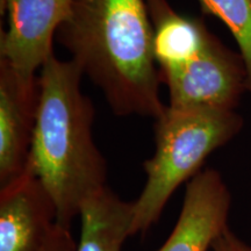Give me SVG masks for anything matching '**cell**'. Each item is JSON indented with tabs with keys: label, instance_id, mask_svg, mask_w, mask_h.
Returning <instances> with one entry per match:
<instances>
[{
	"label": "cell",
	"instance_id": "obj_1",
	"mask_svg": "<svg viewBox=\"0 0 251 251\" xmlns=\"http://www.w3.org/2000/svg\"><path fill=\"white\" fill-rule=\"evenodd\" d=\"M56 39L115 115L155 120L164 111L147 0H72Z\"/></svg>",
	"mask_w": 251,
	"mask_h": 251
},
{
	"label": "cell",
	"instance_id": "obj_2",
	"mask_svg": "<svg viewBox=\"0 0 251 251\" xmlns=\"http://www.w3.org/2000/svg\"><path fill=\"white\" fill-rule=\"evenodd\" d=\"M83 71L52 54L39 75L40 98L27 168L57 209V224L71 228L83 203L107 187V162L93 140L96 109L81 91Z\"/></svg>",
	"mask_w": 251,
	"mask_h": 251
},
{
	"label": "cell",
	"instance_id": "obj_3",
	"mask_svg": "<svg viewBox=\"0 0 251 251\" xmlns=\"http://www.w3.org/2000/svg\"><path fill=\"white\" fill-rule=\"evenodd\" d=\"M242 128L236 109L166 105L155 119V151L143 163L147 180L133 201L130 236L147 234L177 188L199 174L206 159Z\"/></svg>",
	"mask_w": 251,
	"mask_h": 251
},
{
	"label": "cell",
	"instance_id": "obj_4",
	"mask_svg": "<svg viewBox=\"0 0 251 251\" xmlns=\"http://www.w3.org/2000/svg\"><path fill=\"white\" fill-rule=\"evenodd\" d=\"M161 79L168 87L169 105L179 107L236 109L247 91L243 57L213 33L196 58Z\"/></svg>",
	"mask_w": 251,
	"mask_h": 251
},
{
	"label": "cell",
	"instance_id": "obj_5",
	"mask_svg": "<svg viewBox=\"0 0 251 251\" xmlns=\"http://www.w3.org/2000/svg\"><path fill=\"white\" fill-rule=\"evenodd\" d=\"M7 27L0 35V58L24 78L36 77L54 54V39L72 0H0Z\"/></svg>",
	"mask_w": 251,
	"mask_h": 251
},
{
	"label": "cell",
	"instance_id": "obj_6",
	"mask_svg": "<svg viewBox=\"0 0 251 251\" xmlns=\"http://www.w3.org/2000/svg\"><path fill=\"white\" fill-rule=\"evenodd\" d=\"M39 98V76L24 78L0 58V187L26 171Z\"/></svg>",
	"mask_w": 251,
	"mask_h": 251
},
{
	"label": "cell",
	"instance_id": "obj_7",
	"mask_svg": "<svg viewBox=\"0 0 251 251\" xmlns=\"http://www.w3.org/2000/svg\"><path fill=\"white\" fill-rule=\"evenodd\" d=\"M231 194L219 171L205 169L186 184L179 216L156 251H208L226 229Z\"/></svg>",
	"mask_w": 251,
	"mask_h": 251
},
{
	"label": "cell",
	"instance_id": "obj_8",
	"mask_svg": "<svg viewBox=\"0 0 251 251\" xmlns=\"http://www.w3.org/2000/svg\"><path fill=\"white\" fill-rule=\"evenodd\" d=\"M56 225L54 200L29 169L0 187V251H40Z\"/></svg>",
	"mask_w": 251,
	"mask_h": 251
},
{
	"label": "cell",
	"instance_id": "obj_9",
	"mask_svg": "<svg viewBox=\"0 0 251 251\" xmlns=\"http://www.w3.org/2000/svg\"><path fill=\"white\" fill-rule=\"evenodd\" d=\"M147 5L153 57L161 76L181 68L202 51L212 35L202 19L178 13L168 0H147Z\"/></svg>",
	"mask_w": 251,
	"mask_h": 251
},
{
	"label": "cell",
	"instance_id": "obj_10",
	"mask_svg": "<svg viewBox=\"0 0 251 251\" xmlns=\"http://www.w3.org/2000/svg\"><path fill=\"white\" fill-rule=\"evenodd\" d=\"M133 201H125L108 186L81 206L80 238L76 251H121L130 236Z\"/></svg>",
	"mask_w": 251,
	"mask_h": 251
},
{
	"label": "cell",
	"instance_id": "obj_11",
	"mask_svg": "<svg viewBox=\"0 0 251 251\" xmlns=\"http://www.w3.org/2000/svg\"><path fill=\"white\" fill-rule=\"evenodd\" d=\"M202 11L218 18L236 41L247 70L251 94V0H198Z\"/></svg>",
	"mask_w": 251,
	"mask_h": 251
},
{
	"label": "cell",
	"instance_id": "obj_12",
	"mask_svg": "<svg viewBox=\"0 0 251 251\" xmlns=\"http://www.w3.org/2000/svg\"><path fill=\"white\" fill-rule=\"evenodd\" d=\"M76 248L77 243L71 234V228L57 224L40 251H76Z\"/></svg>",
	"mask_w": 251,
	"mask_h": 251
},
{
	"label": "cell",
	"instance_id": "obj_13",
	"mask_svg": "<svg viewBox=\"0 0 251 251\" xmlns=\"http://www.w3.org/2000/svg\"><path fill=\"white\" fill-rule=\"evenodd\" d=\"M213 251H251V246L241 240L236 234L227 228L216 238L212 247Z\"/></svg>",
	"mask_w": 251,
	"mask_h": 251
}]
</instances>
